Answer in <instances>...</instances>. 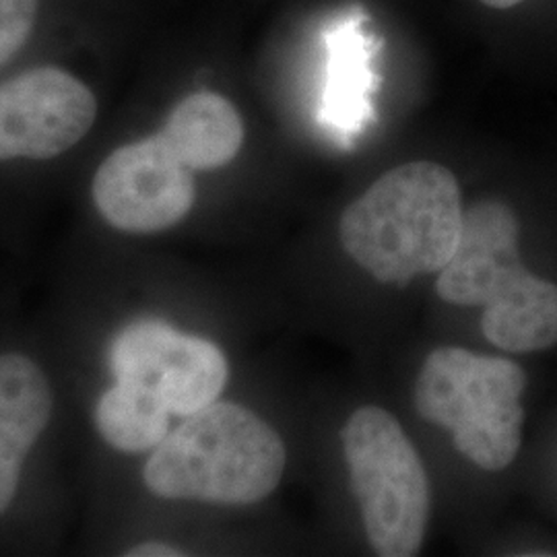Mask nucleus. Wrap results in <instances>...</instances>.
<instances>
[{
	"instance_id": "nucleus-1",
	"label": "nucleus",
	"mask_w": 557,
	"mask_h": 557,
	"mask_svg": "<svg viewBox=\"0 0 557 557\" xmlns=\"http://www.w3.org/2000/svg\"><path fill=\"white\" fill-rule=\"evenodd\" d=\"M462 215L455 174L434 161H411L380 176L343 211L338 238L372 277L405 285L453 259Z\"/></svg>"
},
{
	"instance_id": "nucleus-2",
	"label": "nucleus",
	"mask_w": 557,
	"mask_h": 557,
	"mask_svg": "<svg viewBox=\"0 0 557 557\" xmlns=\"http://www.w3.org/2000/svg\"><path fill=\"white\" fill-rule=\"evenodd\" d=\"M518 234L508 205L487 200L469 207L436 292L448 304L483 308L481 331L498 349L531 354L557 345V285L522 264Z\"/></svg>"
},
{
	"instance_id": "nucleus-3",
	"label": "nucleus",
	"mask_w": 557,
	"mask_h": 557,
	"mask_svg": "<svg viewBox=\"0 0 557 557\" xmlns=\"http://www.w3.org/2000/svg\"><path fill=\"white\" fill-rule=\"evenodd\" d=\"M285 471V444L246 407L211 403L161 440L143 469L151 494L246 506L271 496Z\"/></svg>"
},
{
	"instance_id": "nucleus-4",
	"label": "nucleus",
	"mask_w": 557,
	"mask_h": 557,
	"mask_svg": "<svg viewBox=\"0 0 557 557\" xmlns=\"http://www.w3.org/2000/svg\"><path fill=\"white\" fill-rule=\"evenodd\" d=\"M527 388L522 368L458 347L432 351L416 382L419 416L453 432L460 455L483 471H504L518 455Z\"/></svg>"
},
{
	"instance_id": "nucleus-5",
	"label": "nucleus",
	"mask_w": 557,
	"mask_h": 557,
	"mask_svg": "<svg viewBox=\"0 0 557 557\" xmlns=\"http://www.w3.org/2000/svg\"><path fill=\"white\" fill-rule=\"evenodd\" d=\"M341 440L372 549L384 557L416 556L430 518V481L416 446L376 405L354 411Z\"/></svg>"
},
{
	"instance_id": "nucleus-6",
	"label": "nucleus",
	"mask_w": 557,
	"mask_h": 557,
	"mask_svg": "<svg viewBox=\"0 0 557 557\" xmlns=\"http://www.w3.org/2000/svg\"><path fill=\"white\" fill-rule=\"evenodd\" d=\"M116 380L160 398L172 416H193L215 403L230 376L227 359L207 338L184 335L160 320L124 326L110 345Z\"/></svg>"
},
{
	"instance_id": "nucleus-7",
	"label": "nucleus",
	"mask_w": 557,
	"mask_h": 557,
	"mask_svg": "<svg viewBox=\"0 0 557 557\" xmlns=\"http://www.w3.org/2000/svg\"><path fill=\"white\" fill-rule=\"evenodd\" d=\"M101 218L122 232H163L188 215L197 199L193 170L161 137L128 143L110 153L94 176Z\"/></svg>"
},
{
	"instance_id": "nucleus-8",
	"label": "nucleus",
	"mask_w": 557,
	"mask_h": 557,
	"mask_svg": "<svg viewBox=\"0 0 557 557\" xmlns=\"http://www.w3.org/2000/svg\"><path fill=\"white\" fill-rule=\"evenodd\" d=\"M98 119L94 91L59 66L0 83V161L52 160L75 147Z\"/></svg>"
},
{
	"instance_id": "nucleus-9",
	"label": "nucleus",
	"mask_w": 557,
	"mask_h": 557,
	"mask_svg": "<svg viewBox=\"0 0 557 557\" xmlns=\"http://www.w3.org/2000/svg\"><path fill=\"white\" fill-rule=\"evenodd\" d=\"M52 413L50 382L20 354L0 356V515L20 487L21 469Z\"/></svg>"
},
{
	"instance_id": "nucleus-10",
	"label": "nucleus",
	"mask_w": 557,
	"mask_h": 557,
	"mask_svg": "<svg viewBox=\"0 0 557 557\" xmlns=\"http://www.w3.org/2000/svg\"><path fill=\"white\" fill-rule=\"evenodd\" d=\"M361 17H345L326 34V81L320 103V122L338 139L349 143L372 119L374 44L361 27Z\"/></svg>"
},
{
	"instance_id": "nucleus-11",
	"label": "nucleus",
	"mask_w": 557,
	"mask_h": 557,
	"mask_svg": "<svg viewBox=\"0 0 557 557\" xmlns=\"http://www.w3.org/2000/svg\"><path fill=\"white\" fill-rule=\"evenodd\" d=\"M160 133L193 172H209L236 160L244 122L232 101L215 91H197L174 106Z\"/></svg>"
},
{
	"instance_id": "nucleus-12",
	"label": "nucleus",
	"mask_w": 557,
	"mask_h": 557,
	"mask_svg": "<svg viewBox=\"0 0 557 557\" xmlns=\"http://www.w3.org/2000/svg\"><path fill=\"white\" fill-rule=\"evenodd\" d=\"M170 411L145 388L116 380L96 407L101 438L122 453H145L160 444L170 430Z\"/></svg>"
},
{
	"instance_id": "nucleus-13",
	"label": "nucleus",
	"mask_w": 557,
	"mask_h": 557,
	"mask_svg": "<svg viewBox=\"0 0 557 557\" xmlns=\"http://www.w3.org/2000/svg\"><path fill=\"white\" fill-rule=\"evenodd\" d=\"M40 0H0V66L20 54L32 38Z\"/></svg>"
},
{
	"instance_id": "nucleus-14",
	"label": "nucleus",
	"mask_w": 557,
	"mask_h": 557,
	"mask_svg": "<svg viewBox=\"0 0 557 557\" xmlns=\"http://www.w3.org/2000/svg\"><path fill=\"white\" fill-rule=\"evenodd\" d=\"M126 556L133 557H174L182 556V552L178 549H174L172 545H165V543H143V545H137V547H133V549H128L126 552Z\"/></svg>"
},
{
	"instance_id": "nucleus-15",
	"label": "nucleus",
	"mask_w": 557,
	"mask_h": 557,
	"mask_svg": "<svg viewBox=\"0 0 557 557\" xmlns=\"http://www.w3.org/2000/svg\"><path fill=\"white\" fill-rule=\"evenodd\" d=\"M481 4H485V7H490V9H498V11H506V9H512V7H518L520 2H524V0H479Z\"/></svg>"
}]
</instances>
